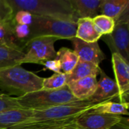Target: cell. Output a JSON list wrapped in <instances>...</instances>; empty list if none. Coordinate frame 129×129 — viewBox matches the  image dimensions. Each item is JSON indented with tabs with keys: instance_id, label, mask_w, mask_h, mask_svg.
<instances>
[{
	"instance_id": "obj_4",
	"label": "cell",
	"mask_w": 129,
	"mask_h": 129,
	"mask_svg": "<svg viewBox=\"0 0 129 129\" xmlns=\"http://www.w3.org/2000/svg\"><path fill=\"white\" fill-rule=\"evenodd\" d=\"M29 26V35L24 42L37 37H54L57 39L71 40L76 36V23L66 21L54 17L33 15V20Z\"/></svg>"
},
{
	"instance_id": "obj_5",
	"label": "cell",
	"mask_w": 129,
	"mask_h": 129,
	"mask_svg": "<svg viewBox=\"0 0 129 129\" xmlns=\"http://www.w3.org/2000/svg\"><path fill=\"white\" fill-rule=\"evenodd\" d=\"M17 100L22 109L31 110H45L78 101L72 94L67 85L56 90L41 89L17 98Z\"/></svg>"
},
{
	"instance_id": "obj_1",
	"label": "cell",
	"mask_w": 129,
	"mask_h": 129,
	"mask_svg": "<svg viewBox=\"0 0 129 129\" xmlns=\"http://www.w3.org/2000/svg\"><path fill=\"white\" fill-rule=\"evenodd\" d=\"M96 104L88 100L76 101L51 108L33 110L29 117L9 129H53L73 123L79 116L91 111Z\"/></svg>"
},
{
	"instance_id": "obj_16",
	"label": "cell",
	"mask_w": 129,
	"mask_h": 129,
	"mask_svg": "<svg viewBox=\"0 0 129 129\" xmlns=\"http://www.w3.org/2000/svg\"><path fill=\"white\" fill-rule=\"evenodd\" d=\"M14 18L11 20L0 23V47L10 48L23 51L20 42L16 39L14 33Z\"/></svg>"
},
{
	"instance_id": "obj_29",
	"label": "cell",
	"mask_w": 129,
	"mask_h": 129,
	"mask_svg": "<svg viewBox=\"0 0 129 129\" xmlns=\"http://www.w3.org/2000/svg\"><path fill=\"white\" fill-rule=\"evenodd\" d=\"M53 129H81L79 128H78L77 126H76L73 122V123H70V124H68V125H66L64 126H61V127H59V128H53Z\"/></svg>"
},
{
	"instance_id": "obj_2",
	"label": "cell",
	"mask_w": 129,
	"mask_h": 129,
	"mask_svg": "<svg viewBox=\"0 0 129 129\" xmlns=\"http://www.w3.org/2000/svg\"><path fill=\"white\" fill-rule=\"evenodd\" d=\"M43 79L21 66L0 69V90L2 94L14 98L42 89Z\"/></svg>"
},
{
	"instance_id": "obj_26",
	"label": "cell",
	"mask_w": 129,
	"mask_h": 129,
	"mask_svg": "<svg viewBox=\"0 0 129 129\" xmlns=\"http://www.w3.org/2000/svg\"><path fill=\"white\" fill-rule=\"evenodd\" d=\"M14 14L13 9L8 0H0V23L12 20Z\"/></svg>"
},
{
	"instance_id": "obj_14",
	"label": "cell",
	"mask_w": 129,
	"mask_h": 129,
	"mask_svg": "<svg viewBox=\"0 0 129 129\" xmlns=\"http://www.w3.org/2000/svg\"><path fill=\"white\" fill-rule=\"evenodd\" d=\"M129 11L128 0H102L100 13L117 21Z\"/></svg>"
},
{
	"instance_id": "obj_3",
	"label": "cell",
	"mask_w": 129,
	"mask_h": 129,
	"mask_svg": "<svg viewBox=\"0 0 129 129\" xmlns=\"http://www.w3.org/2000/svg\"><path fill=\"white\" fill-rule=\"evenodd\" d=\"M8 2L14 14L18 11H26L33 15L76 23L70 0H8Z\"/></svg>"
},
{
	"instance_id": "obj_17",
	"label": "cell",
	"mask_w": 129,
	"mask_h": 129,
	"mask_svg": "<svg viewBox=\"0 0 129 129\" xmlns=\"http://www.w3.org/2000/svg\"><path fill=\"white\" fill-rule=\"evenodd\" d=\"M33 110L17 109L5 111L0 113V129H9L29 117Z\"/></svg>"
},
{
	"instance_id": "obj_9",
	"label": "cell",
	"mask_w": 129,
	"mask_h": 129,
	"mask_svg": "<svg viewBox=\"0 0 129 129\" xmlns=\"http://www.w3.org/2000/svg\"><path fill=\"white\" fill-rule=\"evenodd\" d=\"M112 64L115 82L119 89V99L122 103H128L129 65L119 54H112Z\"/></svg>"
},
{
	"instance_id": "obj_6",
	"label": "cell",
	"mask_w": 129,
	"mask_h": 129,
	"mask_svg": "<svg viewBox=\"0 0 129 129\" xmlns=\"http://www.w3.org/2000/svg\"><path fill=\"white\" fill-rule=\"evenodd\" d=\"M58 40L54 37H37L31 39L25 45L26 52L20 61L23 63H39L52 60L56 58L57 51L54 48V42Z\"/></svg>"
},
{
	"instance_id": "obj_27",
	"label": "cell",
	"mask_w": 129,
	"mask_h": 129,
	"mask_svg": "<svg viewBox=\"0 0 129 129\" xmlns=\"http://www.w3.org/2000/svg\"><path fill=\"white\" fill-rule=\"evenodd\" d=\"M33 20V14L26 11H18L14 14V21L16 24L29 26Z\"/></svg>"
},
{
	"instance_id": "obj_21",
	"label": "cell",
	"mask_w": 129,
	"mask_h": 129,
	"mask_svg": "<svg viewBox=\"0 0 129 129\" xmlns=\"http://www.w3.org/2000/svg\"><path fill=\"white\" fill-rule=\"evenodd\" d=\"M25 53L22 50L0 47V69L12 66H21Z\"/></svg>"
},
{
	"instance_id": "obj_19",
	"label": "cell",
	"mask_w": 129,
	"mask_h": 129,
	"mask_svg": "<svg viewBox=\"0 0 129 129\" xmlns=\"http://www.w3.org/2000/svg\"><path fill=\"white\" fill-rule=\"evenodd\" d=\"M56 60H57L60 65L61 73L68 75L70 74L74 67L79 62V57L76 54L67 48H61L58 51H57Z\"/></svg>"
},
{
	"instance_id": "obj_24",
	"label": "cell",
	"mask_w": 129,
	"mask_h": 129,
	"mask_svg": "<svg viewBox=\"0 0 129 129\" xmlns=\"http://www.w3.org/2000/svg\"><path fill=\"white\" fill-rule=\"evenodd\" d=\"M22 109L16 98L6 95L5 94H0V113L5 111L11 110Z\"/></svg>"
},
{
	"instance_id": "obj_13",
	"label": "cell",
	"mask_w": 129,
	"mask_h": 129,
	"mask_svg": "<svg viewBox=\"0 0 129 129\" xmlns=\"http://www.w3.org/2000/svg\"><path fill=\"white\" fill-rule=\"evenodd\" d=\"M76 21L80 18H91L99 15L102 0H70Z\"/></svg>"
},
{
	"instance_id": "obj_11",
	"label": "cell",
	"mask_w": 129,
	"mask_h": 129,
	"mask_svg": "<svg viewBox=\"0 0 129 129\" xmlns=\"http://www.w3.org/2000/svg\"><path fill=\"white\" fill-rule=\"evenodd\" d=\"M99 74L100 79L98 81L96 90L88 101L98 104L119 98V89L115 80L109 77L102 69H101Z\"/></svg>"
},
{
	"instance_id": "obj_8",
	"label": "cell",
	"mask_w": 129,
	"mask_h": 129,
	"mask_svg": "<svg viewBox=\"0 0 129 129\" xmlns=\"http://www.w3.org/2000/svg\"><path fill=\"white\" fill-rule=\"evenodd\" d=\"M124 119L121 116L89 111L79 116L73 124L81 129H112Z\"/></svg>"
},
{
	"instance_id": "obj_23",
	"label": "cell",
	"mask_w": 129,
	"mask_h": 129,
	"mask_svg": "<svg viewBox=\"0 0 129 129\" xmlns=\"http://www.w3.org/2000/svg\"><path fill=\"white\" fill-rule=\"evenodd\" d=\"M67 75L63 73H54L48 78L43 79L42 89L56 90L63 88L67 85Z\"/></svg>"
},
{
	"instance_id": "obj_20",
	"label": "cell",
	"mask_w": 129,
	"mask_h": 129,
	"mask_svg": "<svg viewBox=\"0 0 129 129\" xmlns=\"http://www.w3.org/2000/svg\"><path fill=\"white\" fill-rule=\"evenodd\" d=\"M91 111L114 116H128V103L114 102L113 101H104L96 104Z\"/></svg>"
},
{
	"instance_id": "obj_12",
	"label": "cell",
	"mask_w": 129,
	"mask_h": 129,
	"mask_svg": "<svg viewBox=\"0 0 129 129\" xmlns=\"http://www.w3.org/2000/svg\"><path fill=\"white\" fill-rule=\"evenodd\" d=\"M98 80L96 76H88L67 83L72 94L78 101L88 100L94 93Z\"/></svg>"
},
{
	"instance_id": "obj_25",
	"label": "cell",
	"mask_w": 129,
	"mask_h": 129,
	"mask_svg": "<svg viewBox=\"0 0 129 129\" xmlns=\"http://www.w3.org/2000/svg\"><path fill=\"white\" fill-rule=\"evenodd\" d=\"M14 33L16 39L20 42L24 49V42L29 35V26L27 25H20L15 23L14 26Z\"/></svg>"
},
{
	"instance_id": "obj_22",
	"label": "cell",
	"mask_w": 129,
	"mask_h": 129,
	"mask_svg": "<svg viewBox=\"0 0 129 129\" xmlns=\"http://www.w3.org/2000/svg\"><path fill=\"white\" fill-rule=\"evenodd\" d=\"M92 20L97 31L102 36L110 34L115 27V21L105 15L99 14Z\"/></svg>"
},
{
	"instance_id": "obj_10",
	"label": "cell",
	"mask_w": 129,
	"mask_h": 129,
	"mask_svg": "<svg viewBox=\"0 0 129 129\" xmlns=\"http://www.w3.org/2000/svg\"><path fill=\"white\" fill-rule=\"evenodd\" d=\"M73 51L81 61L89 62L98 66L106 58L98 42H86L76 37L71 39Z\"/></svg>"
},
{
	"instance_id": "obj_7",
	"label": "cell",
	"mask_w": 129,
	"mask_h": 129,
	"mask_svg": "<svg viewBox=\"0 0 129 129\" xmlns=\"http://www.w3.org/2000/svg\"><path fill=\"white\" fill-rule=\"evenodd\" d=\"M129 11L115 22L113 32L103 37V40L110 48L112 54L121 55L127 62L129 61Z\"/></svg>"
},
{
	"instance_id": "obj_15",
	"label": "cell",
	"mask_w": 129,
	"mask_h": 129,
	"mask_svg": "<svg viewBox=\"0 0 129 129\" xmlns=\"http://www.w3.org/2000/svg\"><path fill=\"white\" fill-rule=\"evenodd\" d=\"M75 37L86 42H98L102 36L97 31L91 18H80L76 21Z\"/></svg>"
},
{
	"instance_id": "obj_28",
	"label": "cell",
	"mask_w": 129,
	"mask_h": 129,
	"mask_svg": "<svg viewBox=\"0 0 129 129\" xmlns=\"http://www.w3.org/2000/svg\"><path fill=\"white\" fill-rule=\"evenodd\" d=\"M42 65L45 66L44 70H49L54 72V73H61L60 63H59V61H58L57 60H56V59L52 60L46 61V62H45Z\"/></svg>"
},
{
	"instance_id": "obj_18",
	"label": "cell",
	"mask_w": 129,
	"mask_h": 129,
	"mask_svg": "<svg viewBox=\"0 0 129 129\" xmlns=\"http://www.w3.org/2000/svg\"><path fill=\"white\" fill-rule=\"evenodd\" d=\"M101 69V68L99 66L92 63L79 60L73 71L67 75V84L88 76L97 77L100 73Z\"/></svg>"
}]
</instances>
